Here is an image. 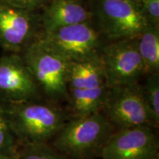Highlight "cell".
I'll list each match as a JSON object with an SVG mask.
<instances>
[{
    "label": "cell",
    "instance_id": "8",
    "mask_svg": "<svg viewBox=\"0 0 159 159\" xmlns=\"http://www.w3.org/2000/svg\"><path fill=\"white\" fill-rule=\"evenodd\" d=\"M91 23L76 24L42 33L40 39L70 62L94 57L100 54L104 44L100 32Z\"/></svg>",
    "mask_w": 159,
    "mask_h": 159
},
{
    "label": "cell",
    "instance_id": "6",
    "mask_svg": "<svg viewBox=\"0 0 159 159\" xmlns=\"http://www.w3.org/2000/svg\"><path fill=\"white\" fill-rule=\"evenodd\" d=\"M93 5V18L109 41L138 37L148 25L139 5L132 2L94 0Z\"/></svg>",
    "mask_w": 159,
    "mask_h": 159
},
{
    "label": "cell",
    "instance_id": "12",
    "mask_svg": "<svg viewBox=\"0 0 159 159\" xmlns=\"http://www.w3.org/2000/svg\"><path fill=\"white\" fill-rule=\"evenodd\" d=\"M41 23L42 33L76 25L89 22L93 19L91 9L82 0H50L42 9Z\"/></svg>",
    "mask_w": 159,
    "mask_h": 159
},
{
    "label": "cell",
    "instance_id": "19",
    "mask_svg": "<svg viewBox=\"0 0 159 159\" xmlns=\"http://www.w3.org/2000/svg\"><path fill=\"white\" fill-rule=\"evenodd\" d=\"M0 159H16V156L0 152Z\"/></svg>",
    "mask_w": 159,
    "mask_h": 159
},
{
    "label": "cell",
    "instance_id": "10",
    "mask_svg": "<svg viewBox=\"0 0 159 159\" xmlns=\"http://www.w3.org/2000/svg\"><path fill=\"white\" fill-rule=\"evenodd\" d=\"M158 138L154 128L136 127L116 130L107 141L100 159H156Z\"/></svg>",
    "mask_w": 159,
    "mask_h": 159
},
{
    "label": "cell",
    "instance_id": "7",
    "mask_svg": "<svg viewBox=\"0 0 159 159\" xmlns=\"http://www.w3.org/2000/svg\"><path fill=\"white\" fill-rule=\"evenodd\" d=\"M108 88L139 83L145 76L137 37L110 41L100 52Z\"/></svg>",
    "mask_w": 159,
    "mask_h": 159
},
{
    "label": "cell",
    "instance_id": "2",
    "mask_svg": "<svg viewBox=\"0 0 159 159\" xmlns=\"http://www.w3.org/2000/svg\"><path fill=\"white\" fill-rule=\"evenodd\" d=\"M115 130L102 111L70 117L52 139L51 145L67 159L99 158Z\"/></svg>",
    "mask_w": 159,
    "mask_h": 159
},
{
    "label": "cell",
    "instance_id": "22",
    "mask_svg": "<svg viewBox=\"0 0 159 159\" xmlns=\"http://www.w3.org/2000/svg\"><path fill=\"white\" fill-rule=\"evenodd\" d=\"M96 159H98V158H96Z\"/></svg>",
    "mask_w": 159,
    "mask_h": 159
},
{
    "label": "cell",
    "instance_id": "9",
    "mask_svg": "<svg viewBox=\"0 0 159 159\" xmlns=\"http://www.w3.org/2000/svg\"><path fill=\"white\" fill-rule=\"evenodd\" d=\"M38 12L13 7L0 1V46L11 53H21L42 34Z\"/></svg>",
    "mask_w": 159,
    "mask_h": 159
},
{
    "label": "cell",
    "instance_id": "5",
    "mask_svg": "<svg viewBox=\"0 0 159 159\" xmlns=\"http://www.w3.org/2000/svg\"><path fill=\"white\" fill-rule=\"evenodd\" d=\"M101 111L116 130L158 126L139 83L108 88Z\"/></svg>",
    "mask_w": 159,
    "mask_h": 159
},
{
    "label": "cell",
    "instance_id": "3",
    "mask_svg": "<svg viewBox=\"0 0 159 159\" xmlns=\"http://www.w3.org/2000/svg\"><path fill=\"white\" fill-rule=\"evenodd\" d=\"M108 89L100 54L70 62L66 100L70 116L101 111Z\"/></svg>",
    "mask_w": 159,
    "mask_h": 159
},
{
    "label": "cell",
    "instance_id": "15",
    "mask_svg": "<svg viewBox=\"0 0 159 159\" xmlns=\"http://www.w3.org/2000/svg\"><path fill=\"white\" fill-rule=\"evenodd\" d=\"M16 159H67L49 143L22 146L18 150Z\"/></svg>",
    "mask_w": 159,
    "mask_h": 159
},
{
    "label": "cell",
    "instance_id": "16",
    "mask_svg": "<svg viewBox=\"0 0 159 159\" xmlns=\"http://www.w3.org/2000/svg\"><path fill=\"white\" fill-rule=\"evenodd\" d=\"M19 144L10 126L3 104L0 102V152L16 156Z\"/></svg>",
    "mask_w": 159,
    "mask_h": 159
},
{
    "label": "cell",
    "instance_id": "11",
    "mask_svg": "<svg viewBox=\"0 0 159 159\" xmlns=\"http://www.w3.org/2000/svg\"><path fill=\"white\" fill-rule=\"evenodd\" d=\"M41 98V91L21 55L0 57V102L11 104Z\"/></svg>",
    "mask_w": 159,
    "mask_h": 159
},
{
    "label": "cell",
    "instance_id": "13",
    "mask_svg": "<svg viewBox=\"0 0 159 159\" xmlns=\"http://www.w3.org/2000/svg\"><path fill=\"white\" fill-rule=\"evenodd\" d=\"M145 75L159 72V26L148 24L137 37Z\"/></svg>",
    "mask_w": 159,
    "mask_h": 159
},
{
    "label": "cell",
    "instance_id": "1",
    "mask_svg": "<svg viewBox=\"0 0 159 159\" xmlns=\"http://www.w3.org/2000/svg\"><path fill=\"white\" fill-rule=\"evenodd\" d=\"M3 106L11 130L22 146L49 143L71 117L60 103L47 99Z\"/></svg>",
    "mask_w": 159,
    "mask_h": 159
},
{
    "label": "cell",
    "instance_id": "18",
    "mask_svg": "<svg viewBox=\"0 0 159 159\" xmlns=\"http://www.w3.org/2000/svg\"><path fill=\"white\" fill-rule=\"evenodd\" d=\"M13 7L29 11L38 12L43 9L50 0H0Z\"/></svg>",
    "mask_w": 159,
    "mask_h": 159
},
{
    "label": "cell",
    "instance_id": "4",
    "mask_svg": "<svg viewBox=\"0 0 159 159\" xmlns=\"http://www.w3.org/2000/svg\"><path fill=\"white\" fill-rule=\"evenodd\" d=\"M41 94L58 102L67 100V80L70 61L39 39L21 53Z\"/></svg>",
    "mask_w": 159,
    "mask_h": 159
},
{
    "label": "cell",
    "instance_id": "14",
    "mask_svg": "<svg viewBox=\"0 0 159 159\" xmlns=\"http://www.w3.org/2000/svg\"><path fill=\"white\" fill-rule=\"evenodd\" d=\"M142 88L144 98L152 113L155 122L159 124V72L148 74Z\"/></svg>",
    "mask_w": 159,
    "mask_h": 159
},
{
    "label": "cell",
    "instance_id": "17",
    "mask_svg": "<svg viewBox=\"0 0 159 159\" xmlns=\"http://www.w3.org/2000/svg\"><path fill=\"white\" fill-rule=\"evenodd\" d=\"M139 5L147 22L159 26V0H139Z\"/></svg>",
    "mask_w": 159,
    "mask_h": 159
},
{
    "label": "cell",
    "instance_id": "21",
    "mask_svg": "<svg viewBox=\"0 0 159 159\" xmlns=\"http://www.w3.org/2000/svg\"><path fill=\"white\" fill-rule=\"evenodd\" d=\"M156 159H159V157H158V158H156Z\"/></svg>",
    "mask_w": 159,
    "mask_h": 159
},
{
    "label": "cell",
    "instance_id": "20",
    "mask_svg": "<svg viewBox=\"0 0 159 159\" xmlns=\"http://www.w3.org/2000/svg\"><path fill=\"white\" fill-rule=\"evenodd\" d=\"M126 1L132 2L136 3V4H137V5H139V0H126Z\"/></svg>",
    "mask_w": 159,
    "mask_h": 159
}]
</instances>
